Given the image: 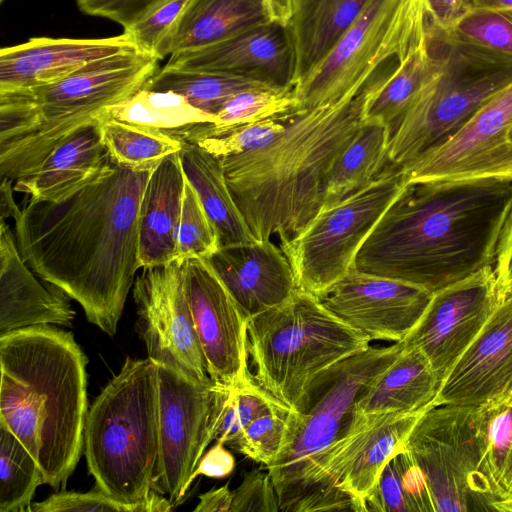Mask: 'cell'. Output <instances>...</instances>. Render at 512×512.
<instances>
[{
    "label": "cell",
    "mask_w": 512,
    "mask_h": 512,
    "mask_svg": "<svg viewBox=\"0 0 512 512\" xmlns=\"http://www.w3.org/2000/svg\"><path fill=\"white\" fill-rule=\"evenodd\" d=\"M153 170L134 171L110 159L67 198H29L12 218L25 263L78 302L87 320L109 336L141 268L139 215Z\"/></svg>",
    "instance_id": "1"
},
{
    "label": "cell",
    "mask_w": 512,
    "mask_h": 512,
    "mask_svg": "<svg viewBox=\"0 0 512 512\" xmlns=\"http://www.w3.org/2000/svg\"><path fill=\"white\" fill-rule=\"evenodd\" d=\"M511 211L512 180L407 181L353 267L435 293L493 266Z\"/></svg>",
    "instance_id": "2"
},
{
    "label": "cell",
    "mask_w": 512,
    "mask_h": 512,
    "mask_svg": "<svg viewBox=\"0 0 512 512\" xmlns=\"http://www.w3.org/2000/svg\"><path fill=\"white\" fill-rule=\"evenodd\" d=\"M396 66L395 61L384 64L354 96L296 114L266 147L221 158L229 189L256 240L276 235L281 245L321 211L336 158L362 125L370 97Z\"/></svg>",
    "instance_id": "3"
},
{
    "label": "cell",
    "mask_w": 512,
    "mask_h": 512,
    "mask_svg": "<svg viewBox=\"0 0 512 512\" xmlns=\"http://www.w3.org/2000/svg\"><path fill=\"white\" fill-rule=\"evenodd\" d=\"M87 363L73 334L55 325L0 334V421L55 489L74 472L83 449Z\"/></svg>",
    "instance_id": "4"
},
{
    "label": "cell",
    "mask_w": 512,
    "mask_h": 512,
    "mask_svg": "<svg viewBox=\"0 0 512 512\" xmlns=\"http://www.w3.org/2000/svg\"><path fill=\"white\" fill-rule=\"evenodd\" d=\"M159 59L137 47L95 60L52 85L0 91V176L34 173L69 136L144 87Z\"/></svg>",
    "instance_id": "5"
},
{
    "label": "cell",
    "mask_w": 512,
    "mask_h": 512,
    "mask_svg": "<svg viewBox=\"0 0 512 512\" xmlns=\"http://www.w3.org/2000/svg\"><path fill=\"white\" fill-rule=\"evenodd\" d=\"M83 450L96 486L134 512L171 511L153 490L159 450L158 367L127 357L90 406Z\"/></svg>",
    "instance_id": "6"
},
{
    "label": "cell",
    "mask_w": 512,
    "mask_h": 512,
    "mask_svg": "<svg viewBox=\"0 0 512 512\" xmlns=\"http://www.w3.org/2000/svg\"><path fill=\"white\" fill-rule=\"evenodd\" d=\"M402 342L371 345L316 375L291 409L283 449L266 467L280 511H322L328 460L356 428L355 404L369 385L400 355Z\"/></svg>",
    "instance_id": "7"
},
{
    "label": "cell",
    "mask_w": 512,
    "mask_h": 512,
    "mask_svg": "<svg viewBox=\"0 0 512 512\" xmlns=\"http://www.w3.org/2000/svg\"><path fill=\"white\" fill-rule=\"evenodd\" d=\"M429 71L391 130L388 158L405 165L453 135L493 95L512 83V60L430 27Z\"/></svg>",
    "instance_id": "8"
},
{
    "label": "cell",
    "mask_w": 512,
    "mask_h": 512,
    "mask_svg": "<svg viewBox=\"0 0 512 512\" xmlns=\"http://www.w3.org/2000/svg\"><path fill=\"white\" fill-rule=\"evenodd\" d=\"M247 336L254 381L291 409L316 375L371 342L301 290L249 318Z\"/></svg>",
    "instance_id": "9"
},
{
    "label": "cell",
    "mask_w": 512,
    "mask_h": 512,
    "mask_svg": "<svg viewBox=\"0 0 512 512\" xmlns=\"http://www.w3.org/2000/svg\"><path fill=\"white\" fill-rule=\"evenodd\" d=\"M430 20L424 0H371L327 56L294 87L297 112L358 94L384 64L406 55Z\"/></svg>",
    "instance_id": "10"
},
{
    "label": "cell",
    "mask_w": 512,
    "mask_h": 512,
    "mask_svg": "<svg viewBox=\"0 0 512 512\" xmlns=\"http://www.w3.org/2000/svg\"><path fill=\"white\" fill-rule=\"evenodd\" d=\"M406 182L404 166L390 162L367 187L322 208L302 232L279 245L301 291L317 295L353 267L363 242Z\"/></svg>",
    "instance_id": "11"
},
{
    "label": "cell",
    "mask_w": 512,
    "mask_h": 512,
    "mask_svg": "<svg viewBox=\"0 0 512 512\" xmlns=\"http://www.w3.org/2000/svg\"><path fill=\"white\" fill-rule=\"evenodd\" d=\"M405 450L424 475L434 512L491 510L481 475L474 407L441 405L426 411Z\"/></svg>",
    "instance_id": "12"
},
{
    "label": "cell",
    "mask_w": 512,
    "mask_h": 512,
    "mask_svg": "<svg viewBox=\"0 0 512 512\" xmlns=\"http://www.w3.org/2000/svg\"><path fill=\"white\" fill-rule=\"evenodd\" d=\"M159 450L153 490L175 507L182 502L192 475L214 440L217 384L199 383L157 365Z\"/></svg>",
    "instance_id": "13"
},
{
    "label": "cell",
    "mask_w": 512,
    "mask_h": 512,
    "mask_svg": "<svg viewBox=\"0 0 512 512\" xmlns=\"http://www.w3.org/2000/svg\"><path fill=\"white\" fill-rule=\"evenodd\" d=\"M512 83L453 135L403 165L407 181L512 180Z\"/></svg>",
    "instance_id": "14"
},
{
    "label": "cell",
    "mask_w": 512,
    "mask_h": 512,
    "mask_svg": "<svg viewBox=\"0 0 512 512\" xmlns=\"http://www.w3.org/2000/svg\"><path fill=\"white\" fill-rule=\"evenodd\" d=\"M133 287L147 357L199 383L211 380L184 289L181 263L141 268Z\"/></svg>",
    "instance_id": "15"
},
{
    "label": "cell",
    "mask_w": 512,
    "mask_h": 512,
    "mask_svg": "<svg viewBox=\"0 0 512 512\" xmlns=\"http://www.w3.org/2000/svg\"><path fill=\"white\" fill-rule=\"evenodd\" d=\"M502 302L493 266L433 293L422 318L402 340L419 350L443 381Z\"/></svg>",
    "instance_id": "16"
},
{
    "label": "cell",
    "mask_w": 512,
    "mask_h": 512,
    "mask_svg": "<svg viewBox=\"0 0 512 512\" xmlns=\"http://www.w3.org/2000/svg\"><path fill=\"white\" fill-rule=\"evenodd\" d=\"M181 267L209 377L226 387L247 382L252 378L248 369V318L207 259L190 258Z\"/></svg>",
    "instance_id": "17"
},
{
    "label": "cell",
    "mask_w": 512,
    "mask_h": 512,
    "mask_svg": "<svg viewBox=\"0 0 512 512\" xmlns=\"http://www.w3.org/2000/svg\"><path fill=\"white\" fill-rule=\"evenodd\" d=\"M315 296L327 310L371 341L401 342L422 318L433 293L352 267Z\"/></svg>",
    "instance_id": "18"
},
{
    "label": "cell",
    "mask_w": 512,
    "mask_h": 512,
    "mask_svg": "<svg viewBox=\"0 0 512 512\" xmlns=\"http://www.w3.org/2000/svg\"><path fill=\"white\" fill-rule=\"evenodd\" d=\"M169 68L248 77L277 88H294V54L287 25L265 22L200 50L169 56Z\"/></svg>",
    "instance_id": "19"
},
{
    "label": "cell",
    "mask_w": 512,
    "mask_h": 512,
    "mask_svg": "<svg viewBox=\"0 0 512 512\" xmlns=\"http://www.w3.org/2000/svg\"><path fill=\"white\" fill-rule=\"evenodd\" d=\"M512 384V296L504 299L448 372L436 406L475 407Z\"/></svg>",
    "instance_id": "20"
},
{
    "label": "cell",
    "mask_w": 512,
    "mask_h": 512,
    "mask_svg": "<svg viewBox=\"0 0 512 512\" xmlns=\"http://www.w3.org/2000/svg\"><path fill=\"white\" fill-rule=\"evenodd\" d=\"M207 260L248 319L300 290L290 261L273 240L219 247Z\"/></svg>",
    "instance_id": "21"
},
{
    "label": "cell",
    "mask_w": 512,
    "mask_h": 512,
    "mask_svg": "<svg viewBox=\"0 0 512 512\" xmlns=\"http://www.w3.org/2000/svg\"><path fill=\"white\" fill-rule=\"evenodd\" d=\"M135 47L125 33L97 39L37 37L3 47L0 91L52 85L95 60Z\"/></svg>",
    "instance_id": "22"
},
{
    "label": "cell",
    "mask_w": 512,
    "mask_h": 512,
    "mask_svg": "<svg viewBox=\"0 0 512 512\" xmlns=\"http://www.w3.org/2000/svg\"><path fill=\"white\" fill-rule=\"evenodd\" d=\"M22 258L14 231L0 225V334L55 325L70 327L75 318L69 297L51 284L43 285Z\"/></svg>",
    "instance_id": "23"
},
{
    "label": "cell",
    "mask_w": 512,
    "mask_h": 512,
    "mask_svg": "<svg viewBox=\"0 0 512 512\" xmlns=\"http://www.w3.org/2000/svg\"><path fill=\"white\" fill-rule=\"evenodd\" d=\"M184 185L180 152L166 157L152 171L139 215L141 268L176 261L177 227Z\"/></svg>",
    "instance_id": "24"
},
{
    "label": "cell",
    "mask_w": 512,
    "mask_h": 512,
    "mask_svg": "<svg viewBox=\"0 0 512 512\" xmlns=\"http://www.w3.org/2000/svg\"><path fill=\"white\" fill-rule=\"evenodd\" d=\"M109 160L97 124L91 125L61 142L34 173L17 179L14 190L34 201L58 202L92 181Z\"/></svg>",
    "instance_id": "25"
},
{
    "label": "cell",
    "mask_w": 512,
    "mask_h": 512,
    "mask_svg": "<svg viewBox=\"0 0 512 512\" xmlns=\"http://www.w3.org/2000/svg\"><path fill=\"white\" fill-rule=\"evenodd\" d=\"M269 22L262 0H188L156 56L203 49L251 26Z\"/></svg>",
    "instance_id": "26"
},
{
    "label": "cell",
    "mask_w": 512,
    "mask_h": 512,
    "mask_svg": "<svg viewBox=\"0 0 512 512\" xmlns=\"http://www.w3.org/2000/svg\"><path fill=\"white\" fill-rule=\"evenodd\" d=\"M442 380L417 349L403 350L355 404L360 416L426 412L436 407Z\"/></svg>",
    "instance_id": "27"
},
{
    "label": "cell",
    "mask_w": 512,
    "mask_h": 512,
    "mask_svg": "<svg viewBox=\"0 0 512 512\" xmlns=\"http://www.w3.org/2000/svg\"><path fill=\"white\" fill-rule=\"evenodd\" d=\"M371 0H294L287 24L294 54V87L333 49Z\"/></svg>",
    "instance_id": "28"
},
{
    "label": "cell",
    "mask_w": 512,
    "mask_h": 512,
    "mask_svg": "<svg viewBox=\"0 0 512 512\" xmlns=\"http://www.w3.org/2000/svg\"><path fill=\"white\" fill-rule=\"evenodd\" d=\"M103 117L148 128L183 143L209 138L216 123V115L200 110L178 93L144 88L109 106Z\"/></svg>",
    "instance_id": "29"
},
{
    "label": "cell",
    "mask_w": 512,
    "mask_h": 512,
    "mask_svg": "<svg viewBox=\"0 0 512 512\" xmlns=\"http://www.w3.org/2000/svg\"><path fill=\"white\" fill-rule=\"evenodd\" d=\"M180 157L186 178L216 228L220 247L255 241L229 189L222 160L197 143H184Z\"/></svg>",
    "instance_id": "30"
},
{
    "label": "cell",
    "mask_w": 512,
    "mask_h": 512,
    "mask_svg": "<svg viewBox=\"0 0 512 512\" xmlns=\"http://www.w3.org/2000/svg\"><path fill=\"white\" fill-rule=\"evenodd\" d=\"M474 421L481 475L492 504L512 495V384L498 396L475 406Z\"/></svg>",
    "instance_id": "31"
},
{
    "label": "cell",
    "mask_w": 512,
    "mask_h": 512,
    "mask_svg": "<svg viewBox=\"0 0 512 512\" xmlns=\"http://www.w3.org/2000/svg\"><path fill=\"white\" fill-rule=\"evenodd\" d=\"M387 126L365 122L336 158L328 178L323 208L367 187L390 163Z\"/></svg>",
    "instance_id": "32"
},
{
    "label": "cell",
    "mask_w": 512,
    "mask_h": 512,
    "mask_svg": "<svg viewBox=\"0 0 512 512\" xmlns=\"http://www.w3.org/2000/svg\"><path fill=\"white\" fill-rule=\"evenodd\" d=\"M143 88L178 93L200 110L216 115L237 93L277 87L239 75L163 66L158 68Z\"/></svg>",
    "instance_id": "33"
},
{
    "label": "cell",
    "mask_w": 512,
    "mask_h": 512,
    "mask_svg": "<svg viewBox=\"0 0 512 512\" xmlns=\"http://www.w3.org/2000/svg\"><path fill=\"white\" fill-rule=\"evenodd\" d=\"M430 20L425 33L399 60L387 80L370 97L363 121L392 128L401 118L425 79L431 61Z\"/></svg>",
    "instance_id": "34"
},
{
    "label": "cell",
    "mask_w": 512,
    "mask_h": 512,
    "mask_svg": "<svg viewBox=\"0 0 512 512\" xmlns=\"http://www.w3.org/2000/svg\"><path fill=\"white\" fill-rule=\"evenodd\" d=\"M97 127L109 158L134 171L153 170L184 146L165 134L113 118H100Z\"/></svg>",
    "instance_id": "35"
},
{
    "label": "cell",
    "mask_w": 512,
    "mask_h": 512,
    "mask_svg": "<svg viewBox=\"0 0 512 512\" xmlns=\"http://www.w3.org/2000/svg\"><path fill=\"white\" fill-rule=\"evenodd\" d=\"M41 469L26 447L0 421V512H30Z\"/></svg>",
    "instance_id": "36"
},
{
    "label": "cell",
    "mask_w": 512,
    "mask_h": 512,
    "mask_svg": "<svg viewBox=\"0 0 512 512\" xmlns=\"http://www.w3.org/2000/svg\"><path fill=\"white\" fill-rule=\"evenodd\" d=\"M280 404L284 403L260 387L253 377L237 387L217 384L214 440L235 448L247 425Z\"/></svg>",
    "instance_id": "37"
},
{
    "label": "cell",
    "mask_w": 512,
    "mask_h": 512,
    "mask_svg": "<svg viewBox=\"0 0 512 512\" xmlns=\"http://www.w3.org/2000/svg\"><path fill=\"white\" fill-rule=\"evenodd\" d=\"M297 107L298 101L294 94V88L242 91L232 96L216 114V123L210 137L222 136L245 124L298 113Z\"/></svg>",
    "instance_id": "38"
},
{
    "label": "cell",
    "mask_w": 512,
    "mask_h": 512,
    "mask_svg": "<svg viewBox=\"0 0 512 512\" xmlns=\"http://www.w3.org/2000/svg\"><path fill=\"white\" fill-rule=\"evenodd\" d=\"M447 34L512 60V7L467 10Z\"/></svg>",
    "instance_id": "39"
},
{
    "label": "cell",
    "mask_w": 512,
    "mask_h": 512,
    "mask_svg": "<svg viewBox=\"0 0 512 512\" xmlns=\"http://www.w3.org/2000/svg\"><path fill=\"white\" fill-rule=\"evenodd\" d=\"M220 247L215 226L185 176L181 213L177 227L176 261L210 258Z\"/></svg>",
    "instance_id": "40"
},
{
    "label": "cell",
    "mask_w": 512,
    "mask_h": 512,
    "mask_svg": "<svg viewBox=\"0 0 512 512\" xmlns=\"http://www.w3.org/2000/svg\"><path fill=\"white\" fill-rule=\"evenodd\" d=\"M290 412L280 404L261 414L243 429L234 449L266 467L271 465L283 449Z\"/></svg>",
    "instance_id": "41"
},
{
    "label": "cell",
    "mask_w": 512,
    "mask_h": 512,
    "mask_svg": "<svg viewBox=\"0 0 512 512\" xmlns=\"http://www.w3.org/2000/svg\"><path fill=\"white\" fill-rule=\"evenodd\" d=\"M298 113L285 114L245 124L218 137L197 143L221 158L240 155L266 147L274 142Z\"/></svg>",
    "instance_id": "42"
},
{
    "label": "cell",
    "mask_w": 512,
    "mask_h": 512,
    "mask_svg": "<svg viewBox=\"0 0 512 512\" xmlns=\"http://www.w3.org/2000/svg\"><path fill=\"white\" fill-rule=\"evenodd\" d=\"M408 459L409 455L404 450L387 463L367 497L366 511L418 512L404 478Z\"/></svg>",
    "instance_id": "43"
},
{
    "label": "cell",
    "mask_w": 512,
    "mask_h": 512,
    "mask_svg": "<svg viewBox=\"0 0 512 512\" xmlns=\"http://www.w3.org/2000/svg\"><path fill=\"white\" fill-rule=\"evenodd\" d=\"M134 512L133 508L110 498L99 487L88 492L61 491L41 502H34L30 512Z\"/></svg>",
    "instance_id": "44"
},
{
    "label": "cell",
    "mask_w": 512,
    "mask_h": 512,
    "mask_svg": "<svg viewBox=\"0 0 512 512\" xmlns=\"http://www.w3.org/2000/svg\"><path fill=\"white\" fill-rule=\"evenodd\" d=\"M187 1L188 0H167L131 27L124 29L123 33H125L139 49L156 56V51L160 43Z\"/></svg>",
    "instance_id": "45"
},
{
    "label": "cell",
    "mask_w": 512,
    "mask_h": 512,
    "mask_svg": "<svg viewBox=\"0 0 512 512\" xmlns=\"http://www.w3.org/2000/svg\"><path fill=\"white\" fill-rule=\"evenodd\" d=\"M232 494L230 512L280 511L278 496L268 471L255 469L247 473Z\"/></svg>",
    "instance_id": "46"
},
{
    "label": "cell",
    "mask_w": 512,
    "mask_h": 512,
    "mask_svg": "<svg viewBox=\"0 0 512 512\" xmlns=\"http://www.w3.org/2000/svg\"><path fill=\"white\" fill-rule=\"evenodd\" d=\"M165 1L167 0H76V3L82 12L110 19L127 29Z\"/></svg>",
    "instance_id": "47"
},
{
    "label": "cell",
    "mask_w": 512,
    "mask_h": 512,
    "mask_svg": "<svg viewBox=\"0 0 512 512\" xmlns=\"http://www.w3.org/2000/svg\"><path fill=\"white\" fill-rule=\"evenodd\" d=\"M495 264L497 289L503 301L512 296V211L500 234Z\"/></svg>",
    "instance_id": "48"
},
{
    "label": "cell",
    "mask_w": 512,
    "mask_h": 512,
    "mask_svg": "<svg viewBox=\"0 0 512 512\" xmlns=\"http://www.w3.org/2000/svg\"><path fill=\"white\" fill-rule=\"evenodd\" d=\"M224 446L223 443L216 442V444L202 456L192 475V482L199 475L211 478H224L233 472L235 468V458Z\"/></svg>",
    "instance_id": "49"
},
{
    "label": "cell",
    "mask_w": 512,
    "mask_h": 512,
    "mask_svg": "<svg viewBox=\"0 0 512 512\" xmlns=\"http://www.w3.org/2000/svg\"><path fill=\"white\" fill-rule=\"evenodd\" d=\"M433 23L440 29L451 28L468 10V0H424Z\"/></svg>",
    "instance_id": "50"
},
{
    "label": "cell",
    "mask_w": 512,
    "mask_h": 512,
    "mask_svg": "<svg viewBox=\"0 0 512 512\" xmlns=\"http://www.w3.org/2000/svg\"><path fill=\"white\" fill-rule=\"evenodd\" d=\"M233 500L228 484L213 488L199 496L194 512H230Z\"/></svg>",
    "instance_id": "51"
},
{
    "label": "cell",
    "mask_w": 512,
    "mask_h": 512,
    "mask_svg": "<svg viewBox=\"0 0 512 512\" xmlns=\"http://www.w3.org/2000/svg\"><path fill=\"white\" fill-rule=\"evenodd\" d=\"M270 22L287 25L291 19L294 0H262Z\"/></svg>",
    "instance_id": "52"
},
{
    "label": "cell",
    "mask_w": 512,
    "mask_h": 512,
    "mask_svg": "<svg viewBox=\"0 0 512 512\" xmlns=\"http://www.w3.org/2000/svg\"><path fill=\"white\" fill-rule=\"evenodd\" d=\"M512 0H468V10L475 8H508Z\"/></svg>",
    "instance_id": "53"
},
{
    "label": "cell",
    "mask_w": 512,
    "mask_h": 512,
    "mask_svg": "<svg viewBox=\"0 0 512 512\" xmlns=\"http://www.w3.org/2000/svg\"><path fill=\"white\" fill-rule=\"evenodd\" d=\"M491 510L493 511H501V512H512V495L494 501L491 504Z\"/></svg>",
    "instance_id": "54"
},
{
    "label": "cell",
    "mask_w": 512,
    "mask_h": 512,
    "mask_svg": "<svg viewBox=\"0 0 512 512\" xmlns=\"http://www.w3.org/2000/svg\"><path fill=\"white\" fill-rule=\"evenodd\" d=\"M5 0H0L1 3H3Z\"/></svg>",
    "instance_id": "55"
},
{
    "label": "cell",
    "mask_w": 512,
    "mask_h": 512,
    "mask_svg": "<svg viewBox=\"0 0 512 512\" xmlns=\"http://www.w3.org/2000/svg\"><path fill=\"white\" fill-rule=\"evenodd\" d=\"M511 137H512V132H511Z\"/></svg>",
    "instance_id": "56"
}]
</instances>
